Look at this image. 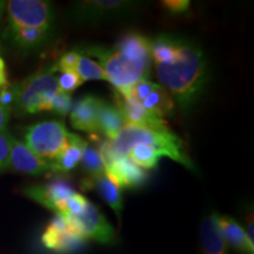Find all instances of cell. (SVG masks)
Wrapping results in <instances>:
<instances>
[{"instance_id": "cell-1", "label": "cell", "mask_w": 254, "mask_h": 254, "mask_svg": "<svg viewBox=\"0 0 254 254\" xmlns=\"http://www.w3.org/2000/svg\"><path fill=\"white\" fill-rule=\"evenodd\" d=\"M151 60L159 85L183 113L190 112L201 98L209 78L201 46L180 34L161 33L151 40Z\"/></svg>"}, {"instance_id": "cell-2", "label": "cell", "mask_w": 254, "mask_h": 254, "mask_svg": "<svg viewBox=\"0 0 254 254\" xmlns=\"http://www.w3.org/2000/svg\"><path fill=\"white\" fill-rule=\"evenodd\" d=\"M98 59L107 81L118 93H126L133 85L151 75V40L140 33H127L111 49L88 46L82 51Z\"/></svg>"}, {"instance_id": "cell-3", "label": "cell", "mask_w": 254, "mask_h": 254, "mask_svg": "<svg viewBox=\"0 0 254 254\" xmlns=\"http://www.w3.org/2000/svg\"><path fill=\"white\" fill-rule=\"evenodd\" d=\"M112 148L118 155L127 157L133 146L148 145L163 154L177 161L190 171H195V165L189 157L185 142L170 127L151 128L134 125H125L113 140H110Z\"/></svg>"}, {"instance_id": "cell-4", "label": "cell", "mask_w": 254, "mask_h": 254, "mask_svg": "<svg viewBox=\"0 0 254 254\" xmlns=\"http://www.w3.org/2000/svg\"><path fill=\"white\" fill-rule=\"evenodd\" d=\"M59 92L55 71H39L14 85L12 110L18 116L50 111L51 103Z\"/></svg>"}, {"instance_id": "cell-5", "label": "cell", "mask_w": 254, "mask_h": 254, "mask_svg": "<svg viewBox=\"0 0 254 254\" xmlns=\"http://www.w3.org/2000/svg\"><path fill=\"white\" fill-rule=\"evenodd\" d=\"M145 5V1L135 0H80L72 2L67 17L72 24H100L135 17Z\"/></svg>"}, {"instance_id": "cell-6", "label": "cell", "mask_w": 254, "mask_h": 254, "mask_svg": "<svg viewBox=\"0 0 254 254\" xmlns=\"http://www.w3.org/2000/svg\"><path fill=\"white\" fill-rule=\"evenodd\" d=\"M72 133L60 120H44L25 129V144L44 160L56 159L71 140Z\"/></svg>"}, {"instance_id": "cell-7", "label": "cell", "mask_w": 254, "mask_h": 254, "mask_svg": "<svg viewBox=\"0 0 254 254\" xmlns=\"http://www.w3.org/2000/svg\"><path fill=\"white\" fill-rule=\"evenodd\" d=\"M8 28H53L55 7L45 0H11L6 2Z\"/></svg>"}, {"instance_id": "cell-8", "label": "cell", "mask_w": 254, "mask_h": 254, "mask_svg": "<svg viewBox=\"0 0 254 254\" xmlns=\"http://www.w3.org/2000/svg\"><path fill=\"white\" fill-rule=\"evenodd\" d=\"M98 151L103 160L105 174L120 190L139 189L147 182L146 171L132 163L128 157L117 154L110 140L104 141Z\"/></svg>"}, {"instance_id": "cell-9", "label": "cell", "mask_w": 254, "mask_h": 254, "mask_svg": "<svg viewBox=\"0 0 254 254\" xmlns=\"http://www.w3.org/2000/svg\"><path fill=\"white\" fill-rule=\"evenodd\" d=\"M78 236L85 240H93L103 245H114L117 233L100 209L91 201L80 214L63 218Z\"/></svg>"}, {"instance_id": "cell-10", "label": "cell", "mask_w": 254, "mask_h": 254, "mask_svg": "<svg viewBox=\"0 0 254 254\" xmlns=\"http://www.w3.org/2000/svg\"><path fill=\"white\" fill-rule=\"evenodd\" d=\"M122 94V93H120ZM123 95H128L145 110L165 119L172 117L176 111V104L168 92L163 86L148 80H141L129 88Z\"/></svg>"}, {"instance_id": "cell-11", "label": "cell", "mask_w": 254, "mask_h": 254, "mask_svg": "<svg viewBox=\"0 0 254 254\" xmlns=\"http://www.w3.org/2000/svg\"><path fill=\"white\" fill-rule=\"evenodd\" d=\"M41 243L47 250L60 254H69L85 245L86 240L68 226L65 219L56 215L41 234Z\"/></svg>"}, {"instance_id": "cell-12", "label": "cell", "mask_w": 254, "mask_h": 254, "mask_svg": "<svg viewBox=\"0 0 254 254\" xmlns=\"http://www.w3.org/2000/svg\"><path fill=\"white\" fill-rule=\"evenodd\" d=\"M74 193L73 187L62 179L52 180L45 185L30 186L24 190L25 195L55 212L59 217L65 214L66 201Z\"/></svg>"}, {"instance_id": "cell-13", "label": "cell", "mask_w": 254, "mask_h": 254, "mask_svg": "<svg viewBox=\"0 0 254 254\" xmlns=\"http://www.w3.org/2000/svg\"><path fill=\"white\" fill-rule=\"evenodd\" d=\"M8 168L28 176H43L51 172L50 161L38 157L23 141L13 139Z\"/></svg>"}, {"instance_id": "cell-14", "label": "cell", "mask_w": 254, "mask_h": 254, "mask_svg": "<svg viewBox=\"0 0 254 254\" xmlns=\"http://www.w3.org/2000/svg\"><path fill=\"white\" fill-rule=\"evenodd\" d=\"M117 99L118 100H117L116 106L122 112L126 125L151 127V128H161V127L167 126L166 120L145 110L140 104L136 103L128 95L118 93Z\"/></svg>"}, {"instance_id": "cell-15", "label": "cell", "mask_w": 254, "mask_h": 254, "mask_svg": "<svg viewBox=\"0 0 254 254\" xmlns=\"http://www.w3.org/2000/svg\"><path fill=\"white\" fill-rule=\"evenodd\" d=\"M101 99L94 95H85L73 105L71 110V125L75 129L87 133L99 132L98 116H99Z\"/></svg>"}, {"instance_id": "cell-16", "label": "cell", "mask_w": 254, "mask_h": 254, "mask_svg": "<svg viewBox=\"0 0 254 254\" xmlns=\"http://www.w3.org/2000/svg\"><path fill=\"white\" fill-rule=\"evenodd\" d=\"M217 221L227 246L233 247L241 254H254V243L249 239L244 227L236 219L218 214Z\"/></svg>"}, {"instance_id": "cell-17", "label": "cell", "mask_w": 254, "mask_h": 254, "mask_svg": "<svg viewBox=\"0 0 254 254\" xmlns=\"http://www.w3.org/2000/svg\"><path fill=\"white\" fill-rule=\"evenodd\" d=\"M53 36V28H8L6 37L21 51H33L44 46Z\"/></svg>"}, {"instance_id": "cell-18", "label": "cell", "mask_w": 254, "mask_h": 254, "mask_svg": "<svg viewBox=\"0 0 254 254\" xmlns=\"http://www.w3.org/2000/svg\"><path fill=\"white\" fill-rule=\"evenodd\" d=\"M218 213L206 217L200 227V244L202 254H228V246L219 230Z\"/></svg>"}, {"instance_id": "cell-19", "label": "cell", "mask_w": 254, "mask_h": 254, "mask_svg": "<svg viewBox=\"0 0 254 254\" xmlns=\"http://www.w3.org/2000/svg\"><path fill=\"white\" fill-rule=\"evenodd\" d=\"M87 142L77 134L71 136L68 145L56 159L50 161L51 172L53 173H66L77 167V165L81 161L85 147Z\"/></svg>"}, {"instance_id": "cell-20", "label": "cell", "mask_w": 254, "mask_h": 254, "mask_svg": "<svg viewBox=\"0 0 254 254\" xmlns=\"http://www.w3.org/2000/svg\"><path fill=\"white\" fill-rule=\"evenodd\" d=\"M98 125H99V132H103L110 140H113L124 128L126 123L122 112L116 105L101 99Z\"/></svg>"}, {"instance_id": "cell-21", "label": "cell", "mask_w": 254, "mask_h": 254, "mask_svg": "<svg viewBox=\"0 0 254 254\" xmlns=\"http://www.w3.org/2000/svg\"><path fill=\"white\" fill-rule=\"evenodd\" d=\"M93 187L98 190L104 201L113 209L117 217L120 219L124 208L122 190L116 184L111 182L106 174H101V176L94 178Z\"/></svg>"}, {"instance_id": "cell-22", "label": "cell", "mask_w": 254, "mask_h": 254, "mask_svg": "<svg viewBox=\"0 0 254 254\" xmlns=\"http://www.w3.org/2000/svg\"><path fill=\"white\" fill-rule=\"evenodd\" d=\"M127 157L132 163H134L136 166L141 167L142 170H153L158 166L159 160L163 157L158 150L151 147L148 145L138 144L129 150Z\"/></svg>"}, {"instance_id": "cell-23", "label": "cell", "mask_w": 254, "mask_h": 254, "mask_svg": "<svg viewBox=\"0 0 254 254\" xmlns=\"http://www.w3.org/2000/svg\"><path fill=\"white\" fill-rule=\"evenodd\" d=\"M80 52V51H79ZM75 73L80 77L82 81L86 80H104L107 81V77L104 69L95 60L91 59L90 57L82 55L80 52L78 64L75 66Z\"/></svg>"}, {"instance_id": "cell-24", "label": "cell", "mask_w": 254, "mask_h": 254, "mask_svg": "<svg viewBox=\"0 0 254 254\" xmlns=\"http://www.w3.org/2000/svg\"><path fill=\"white\" fill-rule=\"evenodd\" d=\"M80 163L91 179H94V178L99 177L101 174H105V167L99 151L94 148L93 146L88 144L86 145Z\"/></svg>"}, {"instance_id": "cell-25", "label": "cell", "mask_w": 254, "mask_h": 254, "mask_svg": "<svg viewBox=\"0 0 254 254\" xmlns=\"http://www.w3.org/2000/svg\"><path fill=\"white\" fill-rule=\"evenodd\" d=\"M73 107L71 94L59 91L52 99L50 106V112H53L58 116H66L71 112Z\"/></svg>"}, {"instance_id": "cell-26", "label": "cell", "mask_w": 254, "mask_h": 254, "mask_svg": "<svg viewBox=\"0 0 254 254\" xmlns=\"http://www.w3.org/2000/svg\"><path fill=\"white\" fill-rule=\"evenodd\" d=\"M13 139L7 129L0 132V172L6 171L9 166V155Z\"/></svg>"}, {"instance_id": "cell-27", "label": "cell", "mask_w": 254, "mask_h": 254, "mask_svg": "<svg viewBox=\"0 0 254 254\" xmlns=\"http://www.w3.org/2000/svg\"><path fill=\"white\" fill-rule=\"evenodd\" d=\"M57 82H58L59 91L69 94L77 90L84 81L75 72H60V74L57 77Z\"/></svg>"}, {"instance_id": "cell-28", "label": "cell", "mask_w": 254, "mask_h": 254, "mask_svg": "<svg viewBox=\"0 0 254 254\" xmlns=\"http://www.w3.org/2000/svg\"><path fill=\"white\" fill-rule=\"evenodd\" d=\"M88 200L85 198L84 195L80 194V193L75 192L74 194H72L66 201L65 206V214L63 215L62 218L68 217V215H78L80 214L82 211H84L85 207H86ZM59 217V215H58Z\"/></svg>"}, {"instance_id": "cell-29", "label": "cell", "mask_w": 254, "mask_h": 254, "mask_svg": "<svg viewBox=\"0 0 254 254\" xmlns=\"http://www.w3.org/2000/svg\"><path fill=\"white\" fill-rule=\"evenodd\" d=\"M79 57H80V52L79 51H69V52L65 53L57 63V65L53 67V71L59 72H74L75 66H77Z\"/></svg>"}, {"instance_id": "cell-30", "label": "cell", "mask_w": 254, "mask_h": 254, "mask_svg": "<svg viewBox=\"0 0 254 254\" xmlns=\"http://www.w3.org/2000/svg\"><path fill=\"white\" fill-rule=\"evenodd\" d=\"M161 6L167 13L172 15L185 14L190 7V1L189 0H165L161 1Z\"/></svg>"}, {"instance_id": "cell-31", "label": "cell", "mask_w": 254, "mask_h": 254, "mask_svg": "<svg viewBox=\"0 0 254 254\" xmlns=\"http://www.w3.org/2000/svg\"><path fill=\"white\" fill-rule=\"evenodd\" d=\"M9 117H11V110H8L0 103V132L7 129Z\"/></svg>"}, {"instance_id": "cell-32", "label": "cell", "mask_w": 254, "mask_h": 254, "mask_svg": "<svg viewBox=\"0 0 254 254\" xmlns=\"http://www.w3.org/2000/svg\"><path fill=\"white\" fill-rule=\"evenodd\" d=\"M253 218L252 215H251V219L249 218L247 219V224H246V227H244V230H245L247 237H249V239L254 243V228H253Z\"/></svg>"}, {"instance_id": "cell-33", "label": "cell", "mask_w": 254, "mask_h": 254, "mask_svg": "<svg viewBox=\"0 0 254 254\" xmlns=\"http://www.w3.org/2000/svg\"><path fill=\"white\" fill-rule=\"evenodd\" d=\"M7 84V75H6V72H0V87L5 86Z\"/></svg>"}, {"instance_id": "cell-34", "label": "cell", "mask_w": 254, "mask_h": 254, "mask_svg": "<svg viewBox=\"0 0 254 254\" xmlns=\"http://www.w3.org/2000/svg\"><path fill=\"white\" fill-rule=\"evenodd\" d=\"M5 6H6V2L5 1H0V18H1Z\"/></svg>"}]
</instances>
